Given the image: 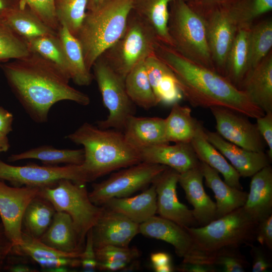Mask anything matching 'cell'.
Returning <instances> with one entry per match:
<instances>
[{"instance_id":"7a4b0ae2","label":"cell","mask_w":272,"mask_h":272,"mask_svg":"<svg viewBox=\"0 0 272 272\" xmlns=\"http://www.w3.org/2000/svg\"><path fill=\"white\" fill-rule=\"evenodd\" d=\"M155 54L173 72L184 98L194 107H222L256 118L264 112L217 71L198 64L159 42Z\"/></svg>"},{"instance_id":"f35d334b","label":"cell","mask_w":272,"mask_h":272,"mask_svg":"<svg viewBox=\"0 0 272 272\" xmlns=\"http://www.w3.org/2000/svg\"><path fill=\"white\" fill-rule=\"evenodd\" d=\"M238 28L250 27L259 16L272 9V0H234L225 6Z\"/></svg>"},{"instance_id":"60d3db41","label":"cell","mask_w":272,"mask_h":272,"mask_svg":"<svg viewBox=\"0 0 272 272\" xmlns=\"http://www.w3.org/2000/svg\"><path fill=\"white\" fill-rule=\"evenodd\" d=\"M89 0H54V7L59 25H64L76 36L86 15Z\"/></svg>"},{"instance_id":"6f0895ef","label":"cell","mask_w":272,"mask_h":272,"mask_svg":"<svg viewBox=\"0 0 272 272\" xmlns=\"http://www.w3.org/2000/svg\"><path fill=\"white\" fill-rule=\"evenodd\" d=\"M128 264V263L122 261H98L97 269L106 271L123 270Z\"/></svg>"},{"instance_id":"5b68a950","label":"cell","mask_w":272,"mask_h":272,"mask_svg":"<svg viewBox=\"0 0 272 272\" xmlns=\"http://www.w3.org/2000/svg\"><path fill=\"white\" fill-rule=\"evenodd\" d=\"M170 5L168 30L172 48L187 59L216 71L204 17L183 0H174Z\"/></svg>"},{"instance_id":"b9f144b4","label":"cell","mask_w":272,"mask_h":272,"mask_svg":"<svg viewBox=\"0 0 272 272\" xmlns=\"http://www.w3.org/2000/svg\"><path fill=\"white\" fill-rule=\"evenodd\" d=\"M30 52L26 41L0 21V64L24 57Z\"/></svg>"},{"instance_id":"8fae6325","label":"cell","mask_w":272,"mask_h":272,"mask_svg":"<svg viewBox=\"0 0 272 272\" xmlns=\"http://www.w3.org/2000/svg\"><path fill=\"white\" fill-rule=\"evenodd\" d=\"M63 179L82 184L90 182L81 164L13 166L0 161V179L8 181L14 186L52 187Z\"/></svg>"},{"instance_id":"30bf717a","label":"cell","mask_w":272,"mask_h":272,"mask_svg":"<svg viewBox=\"0 0 272 272\" xmlns=\"http://www.w3.org/2000/svg\"><path fill=\"white\" fill-rule=\"evenodd\" d=\"M168 167L141 162L114 173L107 179L92 186L89 197L92 203L102 206L113 198L128 197L146 188Z\"/></svg>"},{"instance_id":"6125c7cd","label":"cell","mask_w":272,"mask_h":272,"mask_svg":"<svg viewBox=\"0 0 272 272\" xmlns=\"http://www.w3.org/2000/svg\"><path fill=\"white\" fill-rule=\"evenodd\" d=\"M185 2H192L193 3H196L197 2H198L199 0H183Z\"/></svg>"},{"instance_id":"484cf974","label":"cell","mask_w":272,"mask_h":272,"mask_svg":"<svg viewBox=\"0 0 272 272\" xmlns=\"http://www.w3.org/2000/svg\"><path fill=\"white\" fill-rule=\"evenodd\" d=\"M198 160L221 173L229 185L242 190L239 173L225 157L207 140L205 127L199 122L194 137L190 142Z\"/></svg>"},{"instance_id":"4dcf8cb0","label":"cell","mask_w":272,"mask_h":272,"mask_svg":"<svg viewBox=\"0 0 272 272\" xmlns=\"http://www.w3.org/2000/svg\"><path fill=\"white\" fill-rule=\"evenodd\" d=\"M68 64L70 79L79 86H89L94 79L87 68L81 45L64 25H60L57 32Z\"/></svg>"},{"instance_id":"7bdbcfd3","label":"cell","mask_w":272,"mask_h":272,"mask_svg":"<svg viewBox=\"0 0 272 272\" xmlns=\"http://www.w3.org/2000/svg\"><path fill=\"white\" fill-rule=\"evenodd\" d=\"M239 248H225L213 255L212 263L221 266L225 272H244L249 266L245 257Z\"/></svg>"},{"instance_id":"e575fe53","label":"cell","mask_w":272,"mask_h":272,"mask_svg":"<svg viewBox=\"0 0 272 272\" xmlns=\"http://www.w3.org/2000/svg\"><path fill=\"white\" fill-rule=\"evenodd\" d=\"M83 149H60L51 146L43 145L8 157L10 162L33 159L40 161L45 165L55 166L59 164L66 165H81L84 161Z\"/></svg>"},{"instance_id":"8992f818","label":"cell","mask_w":272,"mask_h":272,"mask_svg":"<svg viewBox=\"0 0 272 272\" xmlns=\"http://www.w3.org/2000/svg\"><path fill=\"white\" fill-rule=\"evenodd\" d=\"M257 224L241 207L205 226L185 229L197 247L213 257L223 248H239L243 245L253 244Z\"/></svg>"},{"instance_id":"52a82bcc","label":"cell","mask_w":272,"mask_h":272,"mask_svg":"<svg viewBox=\"0 0 272 272\" xmlns=\"http://www.w3.org/2000/svg\"><path fill=\"white\" fill-rule=\"evenodd\" d=\"M159 42L153 27L132 10L122 36L100 57L124 80L133 68L155 54Z\"/></svg>"},{"instance_id":"6da1fadb","label":"cell","mask_w":272,"mask_h":272,"mask_svg":"<svg viewBox=\"0 0 272 272\" xmlns=\"http://www.w3.org/2000/svg\"><path fill=\"white\" fill-rule=\"evenodd\" d=\"M0 66L14 95L37 123L47 121L50 109L58 102L68 100L83 106L90 102L86 94L71 87L58 69L35 52Z\"/></svg>"},{"instance_id":"3957f363","label":"cell","mask_w":272,"mask_h":272,"mask_svg":"<svg viewBox=\"0 0 272 272\" xmlns=\"http://www.w3.org/2000/svg\"><path fill=\"white\" fill-rule=\"evenodd\" d=\"M66 138L83 146L85 158L81 165L90 182L142 162L139 151L120 130L102 129L85 122Z\"/></svg>"},{"instance_id":"c3c4849f","label":"cell","mask_w":272,"mask_h":272,"mask_svg":"<svg viewBox=\"0 0 272 272\" xmlns=\"http://www.w3.org/2000/svg\"><path fill=\"white\" fill-rule=\"evenodd\" d=\"M255 240L261 246L272 250V214L258 223Z\"/></svg>"},{"instance_id":"cb8c5ba5","label":"cell","mask_w":272,"mask_h":272,"mask_svg":"<svg viewBox=\"0 0 272 272\" xmlns=\"http://www.w3.org/2000/svg\"><path fill=\"white\" fill-rule=\"evenodd\" d=\"M122 132L127 142L139 151L169 143L165 135V119L162 118L131 115L127 120Z\"/></svg>"},{"instance_id":"816d5d0a","label":"cell","mask_w":272,"mask_h":272,"mask_svg":"<svg viewBox=\"0 0 272 272\" xmlns=\"http://www.w3.org/2000/svg\"><path fill=\"white\" fill-rule=\"evenodd\" d=\"M176 270L180 272H215L217 269L213 264L182 262L177 266Z\"/></svg>"},{"instance_id":"e0dca14e","label":"cell","mask_w":272,"mask_h":272,"mask_svg":"<svg viewBox=\"0 0 272 272\" xmlns=\"http://www.w3.org/2000/svg\"><path fill=\"white\" fill-rule=\"evenodd\" d=\"M139 226L124 215L103 207L101 215L91 228L94 248L108 245L128 247L132 239L140 233Z\"/></svg>"},{"instance_id":"f907efd6","label":"cell","mask_w":272,"mask_h":272,"mask_svg":"<svg viewBox=\"0 0 272 272\" xmlns=\"http://www.w3.org/2000/svg\"><path fill=\"white\" fill-rule=\"evenodd\" d=\"M150 260L153 269L156 272H172L174 271L171 264L170 255L164 252L153 253Z\"/></svg>"},{"instance_id":"94428289","label":"cell","mask_w":272,"mask_h":272,"mask_svg":"<svg viewBox=\"0 0 272 272\" xmlns=\"http://www.w3.org/2000/svg\"><path fill=\"white\" fill-rule=\"evenodd\" d=\"M104 1L105 0H89L87 10L95 8Z\"/></svg>"},{"instance_id":"9f6ffc18","label":"cell","mask_w":272,"mask_h":272,"mask_svg":"<svg viewBox=\"0 0 272 272\" xmlns=\"http://www.w3.org/2000/svg\"><path fill=\"white\" fill-rule=\"evenodd\" d=\"M22 3L21 0H0V21L19 9Z\"/></svg>"},{"instance_id":"9a60e30c","label":"cell","mask_w":272,"mask_h":272,"mask_svg":"<svg viewBox=\"0 0 272 272\" xmlns=\"http://www.w3.org/2000/svg\"><path fill=\"white\" fill-rule=\"evenodd\" d=\"M205 18L208 44L215 70L224 76L227 57L238 28L225 6L201 15Z\"/></svg>"},{"instance_id":"7dc6e473","label":"cell","mask_w":272,"mask_h":272,"mask_svg":"<svg viewBox=\"0 0 272 272\" xmlns=\"http://www.w3.org/2000/svg\"><path fill=\"white\" fill-rule=\"evenodd\" d=\"M87 241L80 257L81 265L84 270L93 271L97 269L98 261L93 246L91 229L87 233Z\"/></svg>"},{"instance_id":"8d00e7d4","label":"cell","mask_w":272,"mask_h":272,"mask_svg":"<svg viewBox=\"0 0 272 272\" xmlns=\"http://www.w3.org/2000/svg\"><path fill=\"white\" fill-rule=\"evenodd\" d=\"M124 84L127 94L134 104L149 109L159 104L149 81L145 61L127 74Z\"/></svg>"},{"instance_id":"44dd1931","label":"cell","mask_w":272,"mask_h":272,"mask_svg":"<svg viewBox=\"0 0 272 272\" xmlns=\"http://www.w3.org/2000/svg\"><path fill=\"white\" fill-rule=\"evenodd\" d=\"M162 144L139 150L142 162L160 164L182 173L197 166L200 161L190 143Z\"/></svg>"},{"instance_id":"836d02e7","label":"cell","mask_w":272,"mask_h":272,"mask_svg":"<svg viewBox=\"0 0 272 272\" xmlns=\"http://www.w3.org/2000/svg\"><path fill=\"white\" fill-rule=\"evenodd\" d=\"M56 212L49 201L38 194L30 201L24 211L22 232L39 239L49 228Z\"/></svg>"},{"instance_id":"7c38bea8","label":"cell","mask_w":272,"mask_h":272,"mask_svg":"<svg viewBox=\"0 0 272 272\" xmlns=\"http://www.w3.org/2000/svg\"><path fill=\"white\" fill-rule=\"evenodd\" d=\"M139 229L140 233L146 237L172 245L182 262L213 264V257L197 247L185 228L171 220L154 216L140 224Z\"/></svg>"},{"instance_id":"681fc988","label":"cell","mask_w":272,"mask_h":272,"mask_svg":"<svg viewBox=\"0 0 272 272\" xmlns=\"http://www.w3.org/2000/svg\"><path fill=\"white\" fill-rule=\"evenodd\" d=\"M252 258V271L265 272L271 267V261L266 253L259 247L250 245Z\"/></svg>"},{"instance_id":"7402d4cb","label":"cell","mask_w":272,"mask_h":272,"mask_svg":"<svg viewBox=\"0 0 272 272\" xmlns=\"http://www.w3.org/2000/svg\"><path fill=\"white\" fill-rule=\"evenodd\" d=\"M239 89L264 113L272 111V53L246 74Z\"/></svg>"},{"instance_id":"d6a6232c","label":"cell","mask_w":272,"mask_h":272,"mask_svg":"<svg viewBox=\"0 0 272 272\" xmlns=\"http://www.w3.org/2000/svg\"><path fill=\"white\" fill-rule=\"evenodd\" d=\"M165 119V135L168 142L190 143L194 137L199 121L191 115V109L179 102L172 105Z\"/></svg>"},{"instance_id":"9c48e42d","label":"cell","mask_w":272,"mask_h":272,"mask_svg":"<svg viewBox=\"0 0 272 272\" xmlns=\"http://www.w3.org/2000/svg\"><path fill=\"white\" fill-rule=\"evenodd\" d=\"M92 69L103 104L109 112L105 120L97 122V126L123 131L127 120L134 113V104L127 94L124 80L100 56Z\"/></svg>"},{"instance_id":"f1b7e54d","label":"cell","mask_w":272,"mask_h":272,"mask_svg":"<svg viewBox=\"0 0 272 272\" xmlns=\"http://www.w3.org/2000/svg\"><path fill=\"white\" fill-rule=\"evenodd\" d=\"M206 185L215 194L216 202V219L243 207L248 193L232 187L223 181L219 173L207 164L200 162Z\"/></svg>"},{"instance_id":"74e56055","label":"cell","mask_w":272,"mask_h":272,"mask_svg":"<svg viewBox=\"0 0 272 272\" xmlns=\"http://www.w3.org/2000/svg\"><path fill=\"white\" fill-rule=\"evenodd\" d=\"M26 41L30 51L40 55L71 80L67 62L57 34L39 36Z\"/></svg>"},{"instance_id":"d6986e66","label":"cell","mask_w":272,"mask_h":272,"mask_svg":"<svg viewBox=\"0 0 272 272\" xmlns=\"http://www.w3.org/2000/svg\"><path fill=\"white\" fill-rule=\"evenodd\" d=\"M203 179L199 163L197 166L179 173L178 179L186 198L193 207V215L200 226H205L216 219V203L205 192Z\"/></svg>"},{"instance_id":"ee69618b","label":"cell","mask_w":272,"mask_h":272,"mask_svg":"<svg viewBox=\"0 0 272 272\" xmlns=\"http://www.w3.org/2000/svg\"><path fill=\"white\" fill-rule=\"evenodd\" d=\"M98 261H122L130 263L140 256V251L135 247L108 245L94 249Z\"/></svg>"},{"instance_id":"ffe728a7","label":"cell","mask_w":272,"mask_h":272,"mask_svg":"<svg viewBox=\"0 0 272 272\" xmlns=\"http://www.w3.org/2000/svg\"><path fill=\"white\" fill-rule=\"evenodd\" d=\"M22 243L13 246L11 254L32 258L43 268L65 269L67 267L81 266L82 253H66L56 250L22 232Z\"/></svg>"},{"instance_id":"11a10c76","label":"cell","mask_w":272,"mask_h":272,"mask_svg":"<svg viewBox=\"0 0 272 272\" xmlns=\"http://www.w3.org/2000/svg\"><path fill=\"white\" fill-rule=\"evenodd\" d=\"M13 115L4 107L0 106V133L5 135L12 131Z\"/></svg>"},{"instance_id":"91938a15","label":"cell","mask_w":272,"mask_h":272,"mask_svg":"<svg viewBox=\"0 0 272 272\" xmlns=\"http://www.w3.org/2000/svg\"><path fill=\"white\" fill-rule=\"evenodd\" d=\"M11 271L14 272H30L35 271L34 269H32L27 265L23 264H17L12 265L9 267L8 268Z\"/></svg>"},{"instance_id":"d4e9b609","label":"cell","mask_w":272,"mask_h":272,"mask_svg":"<svg viewBox=\"0 0 272 272\" xmlns=\"http://www.w3.org/2000/svg\"><path fill=\"white\" fill-rule=\"evenodd\" d=\"M145 65L159 103L172 105L183 98L173 72L155 54L145 60Z\"/></svg>"},{"instance_id":"5bb4252c","label":"cell","mask_w":272,"mask_h":272,"mask_svg":"<svg viewBox=\"0 0 272 272\" xmlns=\"http://www.w3.org/2000/svg\"><path fill=\"white\" fill-rule=\"evenodd\" d=\"M39 188L10 186L0 179V217L13 246L22 243V221L30 201L38 194Z\"/></svg>"},{"instance_id":"4fadbf2b","label":"cell","mask_w":272,"mask_h":272,"mask_svg":"<svg viewBox=\"0 0 272 272\" xmlns=\"http://www.w3.org/2000/svg\"><path fill=\"white\" fill-rule=\"evenodd\" d=\"M215 118L217 132L224 139L246 150L264 152L265 143L248 117L228 108H210Z\"/></svg>"},{"instance_id":"ac0fdd59","label":"cell","mask_w":272,"mask_h":272,"mask_svg":"<svg viewBox=\"0 0 272 272\" xmlns=\"http://www.w3.org/2000/svg\"><path fill=\"white\" fill-rule=\"evenodd\" d=\"M205 133L208 141L230 162L240 177H251L270 164L271 160L265 152L246 150L225 140L217 132L206 128Z\"/></svg>"},{"instance_id":"680465c9","label":"cell","mask_w":272,"mask_h":272,"mask_svg":"<svg viewBox=\"0 0 272 272\" xmlns=\"http://www.w3.org/2000/svg\"><path fill=\"white\" fill-rule=\"evenodd\" d=\"M10 147V145L7 135L0 133V153L7 152Z\"/></svg>"},{"instance_id":"277c9868","label":"cell","mask_w":272,"mask_h":272,"mask_svg":"<svg viewBox=\"0 0 272 272\" xmlns=\"http://www.w3.org/2000/svg\"><path fill=\"white\" fill-rule=\"evenodd\" d=\"M133 1L105 0L87 10L76 37L90 71L95 60L123 34Z\"/></svg>"},{"instance_id":"bcb514c9","label":"cell","mask_w":272,"mask_h":272,"mask_svg":"<svg viewBox=\"0 0 272 272\" xmlns=\"http://www.w3.org/2000/svg\"><path fill=\"white\" fill-rule=\"evenodd\" d=\"M256 119V126L268 147L267 154L272 160V111L267 112Z\"/></svg>"},{"instance_id":"4316f807","label":"cell","mask_w":272,"mask_h":272,"mask_svg":"<svg viewBox=\"0 0 272 272\" xmlns=\"http://www.w3.org/2000/svg\"><path fill=\"white\" fill-rule=\"evenodd\" d=\"M39 240L52 248L66 253H81L85 247L72 218L63 212H55L50 225Z\"/></svg>"},{"instance_id":"603a6c76","label":"cell","mask_w":272,"mask_h":272,"mask_svg":"<svg viewBox=\"0 0 272 272\" xmlns=\"http://www.w3.org/2000/svg\"><path fill=\"white\" fill-rule=\"evenodd\" d=\"M251 177L243 208L258 223L272 214V168L270 165L265 166Z\"/></svg>"},{"instance_id":"f5cc1de1","label":"cell","mask_w":272,"mask_h":272,"mask_svg":"<svg viewBox=\"0 0 272 272\" xmlns=\"http://www.w3.org/2000/svg\"><path fill=\"white\" fill-rule=\"evenodd\" d=\"M13 244L8 236L2 222L0 223V261L11 254Z\"/></svg>"},{"instance_id":"f546056e","label":"cell","mask_w":272,"mask_h":272,"mask_svg":"<svg viewBox=\"0 0 272 272\" xmlns=\"http://www.w3.org/2000/svg\"><path fill=\"white\" fill-rule=\"evenodd\" d=\"M250 27L237 29L226 61L224 76L238 89L250 69Z\"/></svg>"},{"instance_id":"db71d44e","label":"cell","mask_w":272,"mask_h":272,"mask_svg":"<svg viewBox=\"0 0 272 272\" xmlns=\"http://www.w3.org/2000/svg\"><path fill=\"white\" fill-rule=\"evenodd\" d=\"M234 0H199L194 3L196 7L193 8L201 15L217 7L228 4Z\"/></svg>"},{"instance_id":"2e32d148","label":"cell","mask_w":272,"mask_h":272,"mask_svg":"<svg viewBox=\"0 0 272 272\" xmlns=\"http://www.w3.org/2000/svg\"><path fill=\"white\" fill-rule=\"evenodd\" d=\"M179 173L168 167L153 181L159 216L186 227H197L192 210L180 202L177 194Z\"/></svg>"},{"instance_id":"ba28073f","label":"cell","mask_w":272,"mask_h":272,"mask_svg":"<svg viewBox=\"0 0 272 272\" xmlns=\"http://www.w3.org/2000/svg\"><path fill=\"white\" fill-rule=\"evenodd\" d=\"M85 184L63 179L54 186L39 188L38 194L49 201L56 211L65 212L71 216L84 246L88 232L103 210V206L91 202Z\"/></svg>"},{"instance_id":"ab89813d","label":"cell","mask_w":272,"mask_h":272,"mask_svg":"<svg viewBox=\"0 0 272 272\" xmlns=\"http://www.w3.org/2000/svg\"><path fill=\"white\" fill-rule=\"evenodd\" d=\"M271 20L252 25L249 31L250 69L263 59L271 51Z\"/></svg>"},{"instance_id":"f6af8a7d","label":"cell","mask_w":272,"mask_h":272,"mask_svg":"<svg viewBox=\"0 0 272 272\" xmlns=\"http://www.w3.org/2000/svg\"><path fill=\"white\" fill-rule=\"evenodd\" d=\"M48 27L57 32L59 24L57 20L54 0H21Z\"/></svg>"},{"instance_id":"83f0119b","label":"cell","mask_w":272,"mask_h":272,"mask_svg":"<svg viewBox=\"0 0 272 272\" xmlns=\"http://www.w3.org/2000/svg\"><path fill=\"white\" fill-rule=\"evenodd\" d=\"M152 184L140 194L131 197L113 198L102 206L141 224L157 213V194L155 186Z\"/></svg>"},{"instance_id":"d590c367","label":"cell","mask_w":272,"mask_h":272,"mask_svg":"<svg viewBox=\"0 0 272 272\" xmlns=\"http://www.w3.org/2000/svg\"><path fill=\"white\" fill-rule=\"evenodd\" d=\"M3 21L25 41L39 36L57 34L23 2L19 9Z\"/></svg>"},{"instance_id":"1f68e13d","label":"cell","mask_w":272,"mask_h":272,"mask_svg":"<svg viewBox=\"0 0 272 272\" xmlns=\"http://www.w3.org/2000/svg\"><path fill=\"white\" fill-rule=\"evenodd\" d=\"M174 0H134L132 11L154 29L160 41L172 47L168 30L169 6Z\"/></svg>"}]
</instances>
